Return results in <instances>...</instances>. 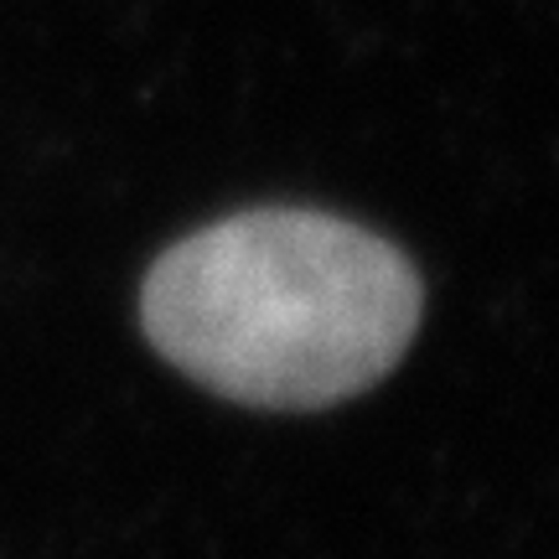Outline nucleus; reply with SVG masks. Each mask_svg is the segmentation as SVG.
<instances>
[{
	"label": "nucleus",
	"mask_w": 559,
	"mask_h": 559,
	"mask_svg": "<svg viewBox=\"0 0 559 559\" xmlns=\"http://www.w3.org/2000/svg\"><path fill=\"white\" fill-rule=\"evenodd\" d=\"M140 326L166 362L223 400L321 409L404 358L419 275L358 223L254 207L171 243L140 285Z\"/></svg>",
	"instance_id": "f257e3e1"
}]
</instances>
